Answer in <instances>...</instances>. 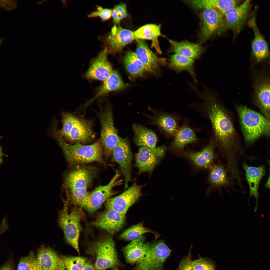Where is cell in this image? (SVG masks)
<instances>
[{
    "label": "cell",
    "instance_id": "46",
    "mask_svg": "<svg viewBox=\"0 0 270 270\" xmlns=\"http://www.w3.org/2000/svg\"><path fill=\"white\" fill-rule=\"evenodd\" d=\"M266 161L269 165L270 172L269 175L268 180L266 184L264 185V186L266 188H269L270 190V160L266 159Z\"/></svg>",
    "mask_w": 270,
    "mask_h": 270
},
{
    "label": "cell",
    "instance_id": "40",
    "mask_svg": "<svg viewBox=\"0 0 270 270\" xmlns=\"http://www.w3.org/2000/svg\"><path fill=\"white\" fill-rule=\"evenodd\" d=\"M128 16L126 6L124 4H118L112 10V17L115 25L119 23L122 20Z\"/></svg>",
    "mask_w": 270,
    "mask_h": 270
},
{
    "label": "cell",
    "instance_id": "25",
    "mask_svg": "<svg viewBox=\"0 0 270 270\" xmlns=\"http://www.w3.org/2000/svg\"><path fill=\"white\" fill-rule=\"evenodd\" d=\"M226 166L217 163L214 164L209 169L208 181L210 184L206 195H208L212 189L214 190L229 186L230 178L228 175Z\"/></svg>",
    "mask_w": 270,
    "mask_h": 270
},
{
    "label": "cell",
    "instance_id": "37",
    "mask_svg": "<svg viewBox=\"0 0 270 270\" xmlns=\"http://www.w3.org/2000/svg\"><path fill=\"white\" fill-rule=\"evenodd\" d=\"M17 270H42L37 257L32 251L20 260Z\"/></svg>",
    "mask_w": 270,
    "mask_h": 270
},
{
    "label": "cell",
    "instance_id": "29",
    "mask_svg": "<svg viewBox=\"0 0 270 270\" xmlns=\"http://www.w3.org/2000/svg\"><path fill=\"white\" fill-rule=\"evenodd\" d=\"M160 26L150 24L143 26L134 32L136 39L149 40L152 41L151 47L154 48L157 52L161 54L158 38L161 34Z\"/></svg>",
    "mask_w": 270,
    "mask_h": 270
},
{
    "label": "cell",
    "instance_id": "16",
    "mask_svg": "<svg viewBox=\"0 0 270 270\" xmlns=\"http://www.w3.org/2000/svg\"><path fill=\"white\" fill-rule=\"evenodd\" d=\"M166 150L164 146L158 147L154 150L146 147H140L135 157V166L138 169V173L151 174L164 156Z\"/></svg>",
    "mask_w": 270,
    "mask_h": 270
},
{
    "label": "cell",
    "instance_id": "47",
    "mask_svg": "<svg viewBox=\"0 0 270 270\" xmlns=\"http://www.w3.org/2000/svg\"><path fill=\"white\" fill-rule=\"evenodd\" d=\"M110 270H119L118 268V267H116L112 268Z\"/></svg>",
    "mask_w": 270,
    "mask_h": 270
},
{
    "label": "cell",
    "instance_id": "43",
    "mask_svg": "<svg viewBox=\"0 0 270 270\" xmlns=\"http://www.w3.org/2000/svg\"><path fill=\"white\" fill-rule=\"evenodd\" d=\"M0 6L4 9L8 11L12 10L16 8V0H0Z\"/></svg>",
    "mask_w": 270,
    "mask_h": 270
},
{
    "label": "cell",
    "instance_id": "1",
    "mask_svg": "<svg viewBox=\"0 0 270 270\" xmlns=\"http://www.w3.org/2000/svg\"><path fill=\"white\" fill-rule=\"evenodd\" d=\"M204 105L215 136L216 145L226 160V167L234 172L238 168V158L243 153L232 118L226 110L211 94H202Z\"/></svg>",
    "mask_w": 270,
    "mask_h": 270
},
{
    "label": "cell",
    "instance_id": "17",
    "mask_svg": "<svg viewBox=\"0 0 270 270\" xmlns=\"http://www.w3.org/2000/svg\"><path fill=\"white\" fill-rule=\"evenodd\" d=\"M255 13L249 19L247 24L254 34L251 42V56L255 62L258 63L269 59L270 52L268 43L258 27Z\"/></svg>",
    "mask_w": 270,
    "mask_h": 270
},
{
    "label": "cell",
    "instance_id": "24",
    "mask_svg": "<svg viewBox=\"0 0 270 270\" xmlns=\"http://www.w3.org/2000/svg\"><path fill=\"white\" fill-rule=\"evenodd\" d=\"M242 166L245 172L246 180L249 187V198L254 196L256 200V206L254 209V210L256 211L259 196L258 187L261 180L266 174V167L264 165L258 167L249 166L244 161L242 163Z\"/></svg>",
    "mask_w": 270,
    "mask_h": 270
},
{
    "label": "cell",
    "instance_id": "11",
    "mask_svg": "<svg viewBox=\"0 0 270 270\" xmlns=\"http://www.w3.org/2000/svg\"><path fill=\"white\" fill-rule=\"evenodd\" d=\"M120 176L118 171L116 170L115 174L108 184L99 186L88 192L82 207L89 212L93 213L99 208L108 199L118 193L119 192L113 190V188L122 184L124 180L119 179Z\"/></svg>",
    "mask_w": 270,
    "mask_h": 270
},
{
    "label": "cell",
    "instance_id": "23",
    "mask_svg": "<svg viewBox=\"0 0 270 270\" xmlns=\"http://www.w3.org/2000/svg\"><path fill=\"white\" fill-rule=\"evenodd\" d=\"M36 256L42 270H66L62 258L50 247L41 246Z\"/></svg>",
    "mask_w": 270,
    "mask_h": 270
},
{
    "label": "cell",
    "instance_id": "32",
    "mask_svg": "<svg viewBox=\"0 0 270 270\" xmlns=\"http://www.w3.org/2000/svg\"><path fill=\"white\" fill-rule=\"evenodd\" d=\"M145 240L144 236H141L123 248L122 252L127 262L134 264L142 258L144 252Z\"/></svg>",
    "mask_w": 270,
    "mask_h": 270
},
{
    "label": "cell",
    "instance_id": "26",
    "mask_svg": "<svg viewBox=\"0 0 270 270\" xmlns=\"http://www.w3.org/2000/svg\"><path fill=\"white\" fill-rule=\"evenodd\" d=\"M148 116L150 124L157 126L168 136H174L179 128L176 119L172 114L155 112Z\"/></svg>",
    "mask_w": 270,
    "mask_h": 270
},
{
    "label": "cell",
    "instance_id": "38",
    "mask_svg": "<svg viewBox=\"0 0 270 270\" xmlns=\"http://www.w3.org/2000/svg\"><path fill=\"white\" fill-rule=\"evenodd\" d=\"M66 270H82L87 260L81 256H66L62 257Z\"/></svg>",
    "mask_w": 270,
    "mask_h": 270
},
{
    "label": "cell",
    "instance_id": "35",
    "mask_svg": "<svg viewBox=\"0 0 270 270\" xmlns=\"http://www.w3.org/2000/svg\"><path fill=\"white\" fill-rule=\"evenodd\" d=\"M147 233H152L156 240L160 234L155 231L145 227L142 222L134 225L124 231L119 236L120 239L126 241H132L136 239L143 234Z\"/></svg>",
    "mask_w": 270,
    "mask_h": 270
},
{
    "label": "cell",
    "instance_id": "42",
    "mask_svg": "<svg viewBox=\"0 0 270 270\" xmlns=\"http://www.w3.org/2000/svg\"><path fill=\"white\" fill-rule=\"evenodd\" d=\"M191 246L188 254L183 258L180 261L177 270H195L192 264Z\"/></svg>",
    "mask_w": 270,
    "mask_h": 270
},
{
    "label": "cell",
    "instance_id": "2",
    "mask_svg": "<svg viewBox=\"0 0 270 270\" xmlns=\"http://www.w3.org/2000/svg\"><path fill=\"white\" fill-rule=\"evenodd\" d=\"M96 170L90 167L81 166L71 170L66 175L64 186L67 197L74 204L82 207L88 192V186L95 176Z\"/></svg>",
    "mask_w": 270,
    "mask_h": 270
},
{
    "label": "cell",
    "instance_id": "18",
    "mask_svg": "<svg viewBox=\"0 0 270 270\" xmlns=\"http://www.w3.org/2000/svg\"><path fill=\"white\" fill-rule=\"evenodd\" d=\"M108 51L106 46L98 55L93 58L85 74L88 79L104 81L113 70L111 64L108 58Z\"/></svg>",
    "mask_w": 270,
    "mask_h": 270
},
{
    "label": "cell",
    "instance_id": "5",
    "mask_svg": "<svg viewBox=\"0 0 270 270\" xmlns=\"http://www.w3.org/2000/svg\"><path fill=\"white\" fill-rule=\"evenodd\" d=\"M62 127L57 133L72 142L84 143L92 141L94 136L92 124L69 112H62Z\"/></svg>",
    "mask_w": 270,
    "mask_h": 270
},
{
    "label": "cell",
    "instance_id": "10",
    "mask_svg": "<svg viewBox=\"0 0 270 270\" xmlns=\"http://www.w3.org/2000/svg\"><path fill=\"white\" fill-rule=\"evenodd\" d=\"M113 116L112 108L108 106L101 110L99 115L101 127L100 139L104 154L107 158L112 155L120 138L114 126Z\"/></svg>",
    "mask_w": 270,
    "mask_h": 270
},
{
    "label": "cell",
    "instance_id": "30",
    "mask_svg": "<svg viewBox=\"0 0 270 270\" xmlns=\"http://www.w3.org/2000/svg\"><path fill=\"white\" fill-rule=\"evenodd\" d=\"M172 50L176 54H179L193 59L198 58L202 53L203 48L198 44L187 41L177 42L170 39Z\"/></svg>",
    "mask_w": 270,
    "mask_h": 270
},
{
    "label": "cell",
    "instance_id": "13",
    "mask_svg": "<svg viewBox=\"0 0 270 270\" xmlns=\"http://www.w3.org/2000/svg\"><path fill=\"white\" fill-rule=\"evenodd\" d=\"M112 160L119 166L124 177V189L128 188L129 182L132 180V152L127 139L120 138L118 144L114 149L112 154Z\"/></svg>",
    "mask_w": 270,
    "mask_h": 270
},
{
    "label": "cell",
    "instance_id": "28",
    "mask_svg": "<svg viewBox=\"0 0 270 270\" xmlns=\"http://www.w3.org/2000/svg\"><path fill=\"white\" fill-rule=\"evenodd\" d=\"M134 140L137 146H144L153 150L157 148V137L152 130L137 124H132Z\"/></svg>",
    "mask_w": 270,
    "mask_h": 270
},
{
    "label": "cell",
    "instance_id": "39",
    "mask_svg": "<svg viewBox=\"0 0 270 270\" xmlns=\"http://www.w3.org/2000/svg\"><path fill=\"white\" fill-rule=\"evenodd\" d=\"M192 264L195 270H216L214 262L210 259L200 256L192 260Z\"/></svg>",
    "mask_w": 270,
    "mask_h": 270
},
{
    "label": "cell",
    "instance_id": "20",
    "mask_svg": "<svg viewBox=\"0 0 270 270\" xmlns=\"http://www.w3.org/2000/svg\"><path fill=\"white\" fill-rule=\"evenodd\" d=\"M136 40L137 44L135 52L147 72L155 73L161 66L166 64V59L158 56L150 48L144 40Z\"/></svg>",
    "mask_w": 270,
    "mask_h": 270
},
{
    "label": "cell",
    "instance_id": "27",
    "mask_svg": "<svg viewBox=\"0 0 270 270\" xmlns=\"http://www.w3.org/2000/svg\"><path fill=\"white\" fill-rule=\"evenodd\" d=\"M185 1L196 10L213 9L219 11L224 15L227 10L238 5L240 1L236 0H192Z\"/></svg>",
    "mask_w": 270,
    "mask_h": 270
},
{
    "label": "cell",
    "instance_id": "6",
    "mask_svg": "<svg viewBox=\"0 0 270 270\" xmlns=\"http://www.w3.org/2000/svg\"><path fill=\"white\" fill-rule=\"evenodd\" d=\"M111 235L102 237L92 243L87 250L88 254L95 260L96 270H105L118 267L120 263L118 258L115 244Z\"/></svg>",
    "mask_w": 270,
    "mask_h": 270
},
{
    "label": "cell",
    "instance_id": "19",
    "mask_svg": "<svg viewBox=\"0 0 270 270\" xmlns=\"http://www.w3.org/2000/svg\"><path fill=\"white\" fill-rule=\"evenodd\" d=\"M135 40L134 32L114 25L106 38V46L108 52L116 53Z\"/></svg>",
    "mask_w": 270,
    "mask_h": 270
},
{
    "label": "cell",
    "instance_id": "21",
    "mask_svg": "<svg viewBox=\"0 0 270 270\" xmlns=\"http://www.w3.org/2000/svg\"><path fill=\"white\" fill-rule=\"evenodd\" d=\"M254 100L265 117L270 120V78L262 77L254 85Z\"/></svg>",
    "mask_w": 270,
    "mask_h": 270
},
{
    "label": "cell",
    "instance_id": "15",
    "mask_svg": "<svg viewBox=\"0 0 270 270\" xmlns=\"http://www.w3.org/2000/svg\"><path fill=\"white\" fill-rule=\"evenodd\" d=\"M125 223V216L112 210L106 209L97 214L91 224L113 235L118 232Z\"/></svg>",
    "mask_w": 270,
    "mask_h": 270
},
{
    "label": "cell",
    "instance_id": "4",
    "mask_svg": "<svg viewBox=\"0 0 270 270\" xmlns=\"http://www.w3.org/2000/svg\"><path fill=\"white\" fill-rule=\"evenodd\" d=\"M244 140L250 144L263 135L270 136V120L246 106H236Z\"/></svg>",
    "mask_w": 270,
    "mask_h": 270
},
{
    "label": "cell",
    "instance_id": "34",
    "mask_svg": "<svg viewBox=\"0 0 270 270\" xmlns=\"http://www.w3.org/2000/svg\"><path fill=\"white\" fill-rule=\"evenodd\" d=\"M124 62L126 70L133 77L140 76L147 72L143 64L134 52L128 51L125 56Z\"/></svg>",
    "mask_w": 270,
    "mask_h": 270
},
{
    "label": "cell",
    "instance_id": "9",
    "mask_svg": "<svg viewBox=\"0 0 270 270\" xmlns=\"http://www.w3.org/2000/svg\"><path fill=\"white\" fill-rule=\"evenodd\" d=\"M200 42H204L226 32L228 28L224 14L213 9H206L200 13Z\"/></svg>",
    "mask_w": 270,
    "mask_h": 270
},
{
    "label": "cell",
    "instance_id": "14",
    "mask_svg": "<svg viewBox=\"0 0 270 270\" xmlns=\"http://www.w3.org/2000/svg\"><path fill=\"white\" fill-rule=\"evenodd\" d=\"M251 1L246 0L230 9L224 14L228 28L232 30L234 35L241 32L255 12H251Z\"/></svg>",
    "mask_w": 270,
    "mask_h": 270
},
{
    "label": "cell",
    "instance_id": "31",
    "mask_svg": "<svg viewBox=\"0 0 270 270\" xmlns=\"http://www.w3.org/2000/svg\"><path fill=\"white\" fill-rule=\"evenodd\" d=\"M125 84L117 72L113 70L104 82L95 96L84 106L86 107L98 98L112 91L124 88Z\"/></svg>",
    "mask_w": 270,
    "mask_h": 270
},
{
    "label": "cell",
    "instance_id": "44",
    "mask_svg": "<svg viewBox=\"0 0 270 270\" xmlns=\"http://www.w3.org/2000/svg\"><path fill=\"white\" fill-rule=\"evenodd\" d=\"M0 270H14L12 264L7 262L3 265L0 268Z\"/></svg>",
    "mask_w": 270,
    "mask_h": 270
},
{
    "label": "cell",
    "instance_id": "33",
    "mask_svg": "<svg viewBox=\"0 0 270 270\" xmlns=\"http://www.w3.org/2000/svg\"><path fill=\"white\" fill-rule=\"evenodd\" d=\"M174 137L172 147L178 150H182L186 145L195 142L196 139L193 130L186 123L179 128Z\"/></svg>",
    "mask_w": 270,
    "mask_h": 270
},
{
    "label": "cell",
    "instance_id": "7",
    "mask_svg": "<svg viewBox=\"0 0 270 270\" xmlns=\"http://www.w3.org/2000/svg\"><path fill=\"white\" fill-rule=\"evenodd\" d=\"M172 251L163 240L144 244V252L133 270H162Z\"/></svg>",
    "mask_w": 270,
    "mask_h": 270
},
{
    "label": "cell",
    "instance_id": "41",
    "mask_svg": "<svg viewBox=\"0 0 270 270\" xmlns=\"http://www.w3.org/2000/svg\"><path fill=\"white\" fill-rule=\"evenodd\" d=\"M96 10L93 11L88 15V17L100 18L102 21L109 20L112 17V10L104 8L100 6H96Z\"/></svg>",
    "mask_w": 270,
    "mask_h": 270
},
{
    "label": "cell",
    "instance_id": "12",
    "mask_svg": "<svg viewBox=\"0 0 270 270\" xmlns=\"http://www.w3.org/2000/svg\"><path fill=\"white\" fill-rule=\"evenodd\" d=\"M142 187L134 182L121 194L108 199L104 204L106 208L112 210L125 216L128 208L142 196Z\"/></svg>",
    "mask_w": 270,
    "mask_h": 270
},
{
    "label": "cell",
    "instance_id": "45",
    "mask_svg": "<svg viewBox=\"0 0 270 270\" xmlns=\"http://www.w3.org/2000/svg\"><path fill=\"white\" fill-rule=\"evenodd\" d=\"M82 270H96L94 264L88 261Z\"/></svg>",
    "mask_w": 270,
    "mask_h": 270
},
{
    "label": "cell",
    "instance_id": "22",
    "mask_svg": "<svg viewBox=\"0 0 270 270\" xmlns=\"http://www.w3.org/2000/svg\"><path fill=\"white\" fill-rule=\"evenodd\" d=\"M216 143L211 140L208 145L200 151H190L187 155L192 163L198 168L209 169L214 164L216 158L215 152Z\"/></svg>",
    "mask_w": 270,
    "mask_h": 270
},
{
    "label": "cell",
    "instance_id": "8",
    "mask_svg": "<svg viewBox=\"0 0 270 270\" xmlns=\"http://www.w3.org/2000/svg\"><path fill=\"white\" fill-rule=\"evenodd\" d=\"M68 201L66 200L63 208L59 212L58 223L64 232L67 242L79 253L78 240L82 212L80 208L76 207L69 212Z\"/></svg>",
    "mask_w": 270,
    "mask_h": 270
},
{
    "label": "cell",
    "instance_id": "36",
    "mask_svg": "<svg viewBox=\"0 0 270 270\" xmlns=\"http://www.w3.org/2000/svg\"><path fill=\"white\" fill-rule=\"evenodd\" d=\"M170 59V66L172 69L178 72L187 71L194 76V59L176 54L171 55Z\"/></svg>",
    "mask_w": 270,
    "mask_h": 270
},
{
    "label": "cell",
    "instance_id": "3",
    "mask_svg": "<svg viewBox=\"0 0 270 270\" xmlns=\"http://www.w3.org/2000/svg\"><path fill=\"white\" fill-rule=\"evenodd\" d=\"M56 136L67 161L70 164H84L93 162L103 163L104 150L100 139L92 144L68 143L58 133Z\"/></svg>",
    "mask_w": 270,
    "mask_h": 270
}]
</instances>
